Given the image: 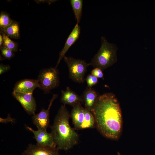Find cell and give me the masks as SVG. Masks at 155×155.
I'll return each mask as SVG.
<instances>
[{
  "instance_id": "d4e9b609",
  "label": "cell",
  "mask_w": 155,
  "mask_h": 155,
  "mask_svg": "<svg viewBox=\"0 0 155 155\" xmlns=\"http://www.w3.org/2000/svg\"><path fill=\"white\" fill-rule=\"evenodd\" d=\"M35 1L38 3H44L45 2H46V0H36Z\"/></svg>"
},
{
  "instance_id": "5b68a950",
  "label": "cell",
  "mask_w": 155,
  "mask_h": 155,
  "mask_svg": "<svg viewBox=\"0 0 155 155\" xmlns=\"http://www.w3.org/2000/svg\"><path fill=\"white\" fill-rule=\"evenodd\" d=\"M64 60L68 69L69 76L73 81L79 83L85 81L84 76L89 63L84 61L71 57L65 56Z\"/></svg>"
},
{
  "instance_id": "52a82bcc",
  "label": "cell",
  "mask_w": 155,
  "mask_h": 155,
  "mask_svg": "<svg viewBox=\"0 0 155 155\" xmlns=\"http://www.w3.org/2000/svg\"><path fill=\"white\" fill-rule=\"evenodd\" d=\"M12 94L28 114H35L36 104L32 94L24 93L13 91Z\"/></svg>"
},
{
  "instance_id": "4316f807",
  "label": "cell",
  "mask_w": 155,
  "mask_h": 155,
  "mask_svg": "<svg viewBox=\"0 0 155 155\" xmlns=\"http://www.w3.org/2000/svg\"><path fill=\"white\" fill-rule=\"evenodd\" d=\"M117 154L118 155H121L119 152H117Z\"/></svg>"
},
{
  "instance_id": "ba28073f",
  "label": "cell",
  "mask_w": 155,
  "mask_h": 155,
  "mask_svg": "<svg viewBox=\"0 0 155 155\" xmlns=\"http://www.w3.org/2000/svg\"><path fill=\"white\" fill-rule=\"evenodd\" d=\"M57 147L29 144L22 155H60Z\"/></svg>"
},
{
  "instance_id": "e0dca14e",
  "label": "cell",
  "mask_w": 155,
  "mask_h": 155,
  "mask_svg": "<svg viewBox=\"0 0 155 155\" xmlns=\"http://www.w3.org/2000/svg\"><path fill=\"white\" fill-rule=\"evenodd\" d=\"M70 2L77 23L80 22L82 14L83 1L82 0H71Z\"/></svg>"
},
{
  "instance_id": "7a4b0ae2",
  "label": "cell",
  "mask_w": 155,
  "mask_h": 155,
  "mask_svg": "<svg viewBox=\"0 0 155 155\" xmlns=\"http://www.w3.org/2000/svg\"><path fill=\"white\" fill-rule=\"evenodd\" d=\"M70 114L65 105H62L51 127V133L59 149L68 150L78 142L79 135L70 125Z\"/></svg>"
},
{
  "instance_id": "3957f363",
  "label": "cell",
  "mask_w": 155,
  "mask_h": 155,
  "mask_svg": "<svg viewBox=\"0 0 155 155\" xmlns=\"http://www.w3.org/2000/svg\"><path fill=\"white\" fill-rule=\"evenodd\" d=\"M101 41L100 49L89 63L95 68L104 70L117 61L118 48L116 44L108 42L104 36L101 37Z\"/></svg>"
},
{
  "instance_id": "603a6c76",
  "label": "cell",
  "mask_w": 155,
  "mask_h": 155,
  "mask_svg": "<svg viewBox=\"0 0 155 155\" xmlns=\"http://www.w3.org/2000/svg\"><path fill=\"white\" fill-rule=\"evenodd\" d=\"M11 68L9 65H4L2 63L0 65V75L6 72L9 70Z\"/></svg>"
},
{
  "instance_id": "30bf717a",
  "label": "cell",
  "mask_w": 155,
  "mask_h": 155,
  "mask_svg": "<svg viewBox=\"0 0 155 155\" xmlns=\"http://www.w3.org/2000/svg\"><path fill=\"white\" fill-rule=\"evenodd\" d=\"M80 27L77 23L67 38L65 45L59 54V57L55 67L57 68L61 60L65 56V55L69 48L79 38L80 33Z\"/></svg>"
},
{
  "instance_id": "484cf974",
  "label": "cell",
  "mask_w": 155,
  "mask_h": 155,
  "mask_svg": "<svg viewBox=\"0 0 155 155\" xmlns=\"http://www.w3.org/2000/svg\"><path fill=\"white\" fill-rule=\"evenodd\" d=\"M55 0H46V2L49 3V4H50V3L54 2L55 1Z\"/></svg>"
},
{
  "instance_id": "6da1fadb",
  "label": "cell",
  "mask_w": 155,
  "mask_h": 155,
  "mask_svg": "<svg viewBox=\"0 0 155 155\" xmlns=\"http://www.w3.org/2000/svg\"><path fill=\"white\" fill-rule=\"evenodd\" d=\"M91 112L99 131L108 138L119 140L122 131L123 119L119 104L115 95L107 93L99 96Z\"/></svg>"
},
{
  "instance_id": "ac0fdd59",
  "label": "cell",
  "mask_w": 155,
  "mask_h": 155,
  "mask_svg": "<svg viewBox=\"0 0 155 155\" xmlns=\"http://www.w3.org/2000/svg\"><path fill=\"white\" fill-rule=\"evenodd\" d=\"M3 38V46L11 50L13 52H17L18 50V45L17 43L12 40L3 32L1 31Z\"/></svg>"
},
{
  "instance_id": "277c9868",
  "label": "cell",
  "mask_w": 155,
  "mask_h": 155,
  "mask_svg": "<svg viewBox=\"0 0 155 155\" xmlns=\"http://www.w3.org/2000/svg\"><path fill=\"white\" fill-rule=\"evenodd\" d=\"M37 80L39 84L38 88L43 90L44 94H48L59 85L58 70L56 67L43 69L40 71Z\"/></svg>"
},
{
  "instance_id": "9a60e30c",
  "label": "cell",
  "mask_w": 155,
  "mask_h": 155,
  "mask_svg": "<svg viewBox=\"0 0 155 155\" xmlns=\"http://www.w3.org/2000/svg\"><path fill=\"white\" fill-rule=\"evenodd\" d=\"M0 29L7 36L12 38L18 39L20 38L19 25L17 22L13 20L11 24Z\"/></svg>"
},
{
  "instance_id": "8fae6325",
  "label": "cell",
  "mask_w": 155,
  "mask_h": 155,
  "mask_svg": "<svg viewBox=\"0 0 155 155\" xmlns=\"http://www.w3.org/2000/svg\"><path fill=\"white\" fill-rule=\"evenodd\" d=\"M37 80L25 79L18 82L13 88V91L26 94H32L35 89L39 87Z\"/></svg>"
},
{
  "instance_id": "7c38bea8",
  "label": "cell",
  "mask_w": 155,
  "mask_h": 155,
  "mask_svg": "<svg viewBox=\"0 0 155 155\" xmlns=\"http://www.w3.org/2000/svg\"><path fill=\"white\" fill-rule=\"evenodd\" d=\"M70 115L74 129H81L84 119V108L79 102L73 106Z\"/></svg>"
},
{
  "instance_id": "5bb4252c",
  "label": "cell",
  "mask_w": 155,
  "mask_h": 155,
  "mask_svg": "<svg viewBox=\"0 0 155 155\" xmlns=\"http://www.w3.org/2000/svg\"><path fill=\"white\" fill-rule=\"evenodd\" d=\"M81 96L85 103V108L91 112L99 96L97 93L91 88H88L84 92Z\"/></svg>"
},
{
  "instance_id": "9c48e42d",
  "label": "cell",
  "mask_w": 155,
  "mask_h": 155,
  "mask_svg": "<svg viewBox=\"0 0 155 155\" xmlns=\"http://www.w3.org/2000/svg\"><path fill=\"white\" fill-rule=\"evenodd\" d=\"M26 128L30 131L34 135L37 145L50 147H57L53 137L51 133L47 131L38 129L35 130L32 128L26 125Z\"/></svg>"
},
{
  "instance_id": "d6986e66",
  "label": "cell",
  "mask_w": 155,
  "mask_h": 155,
  "mask_svg": "<svg viewBox=\"0 0 155 155\" xmlns=\"http://www.w3.org/2000/svg\"><path fill=\"white\" fill-rule=\"evenodd\" d=\"M13 20L6 13L2 12L0 14V28H2L11 24Z\"/></svg>"
},
{
  "instance_id": "4fadbf2b",
  "label": "cell",
  "mask_w": 155,
  "mask_h": 155,
  "mask_svg": "<svg viewBox=\"0 0 155 155\" xmlns=\"http://www.w3.org/2000/svg\"><path fill=\"white\" fill-rule=\"evenodd\" d=\"M61 101L64 105L73 106L79 102H83L82 96H79L69 87L65 90L61 91Z\"/></svg>"
},
{
  "instance_id": "8992f818",
  "label": "cell",
  "mask_w": 155,
  "mask_h": 155,
  "mask_svg": "<svg viewBox=\"0 0 155 155\" xmlns=\"http://www.w3.org/2000/svg\"><path fill=\"white\" fill-rule=\"evenodd\" d=\"M58 95L54 94L50 100L47 109L42 108L37 114L33 115L32 117V122L38 129L46 131L50 122V111L51 107L54 100L58 97Z\"/></svg>"
},
{
  "instance_id": "44dd1931",
  "label": "cell",
  "mask_w": 155,
  "mask_h": 155,
  "mask_svg": "<svg viewBox=\"0 0 155 155\" xmlns=\"http://www.w3.org/2000/svg\"><path fill=\"white\" fill-rule=\"evenodd\" d=\"M98 78L91 74L88 75L85 79L88 88H91L93 86L96 85L98 82Z\"/></svg>"
},
{
  "instance_id": "cb8c5ba5",
  "label": "cell",
  "mask_w": 155,
  "mask_h": 155,
  "mask_svg": "<svg viewBox=\"0 0 155 155\" xmlns=\"http://www.w3.org/2000/svg\"><path fill=\"white\" fill-rule=\"evenodd\" d=\"M3 38L2 34L0 32V46H3Z\"/></svg>"
},
{
  "instance_id": "ffe728a7",
  "label": "cell",
  "mask_w": 155,
  "mask_h": 155,
  "mask_svg": "<svg viewBox=\"0 0 155 155\" xmlns=\"http://www.w3.org/2000/svg\"><path fill=\"white\" fill-rule=\"evenodd\" d=\"M0 50L3 56L7 59H10L14 56L13 52L3 46L0 47Z\"/></svg>"
},
{
  "instance_id": "7402d4cb",
  "label": "cell",
  "mask_w": 155,
  "mask_h": 155,
  "mask_svg": "<svg viewBox=\"0 0 155 155\" xmlns=\"http://www.w3.org/2000/svg\"><path fill=\"white\" fill-rule=\"evenodd\" d=\"M91 74L97 78H103L102 70L98 68H95L91 71Z\"/></svg>"
},
{
  "instance_id": "2e32d148",
  "label": "cell",
  "mask_w": 155,
  "mask_h": 155,
  "mask_svg": "<svg viewBox=\"0 0 155 155\" xmlns=\"http://www.w3.org/2000/svg\"><path fill=\"white\" fill-rule=\"evenodd\" d=\"M84 119L81 129L94 128L95 126V120L92 113L86 108H84Z\"/></svg>"
}]
</instances>
